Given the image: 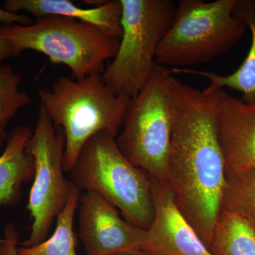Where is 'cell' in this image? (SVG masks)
Wrapping results in <instances>:
<instances>
[{
  "instance_id": "9",
  "label": "cell",
  "mask_w": 255,
  "mask_h": 255,
  "mask_svg": "<svg viewBox=\"0 0 255 255\" xmlns=\"http://www.w3.org/2000/svg\"><path fill=\"white\" fill-rule=\"evenodd\" d=\"M78 208L79 233L87 255L143 250L147 230L124 221L102 196L86 191L80 196Z\"/></svg>"
},
{
  "instance_id": "12",
  "label": "cell",
  "mask_w": 255,
  "mask_h": 255,
  "mask_svg": "<svg viewBox=\"0 0 255 255\" xmlns=\"http://www.w3.org/2000/svg\"><path fill=\"white\" fill-rule=\"evenodd\" d=\"M4 9L9 12L26 11L35 18L42 16H65L90 23L106 34L121 39L122 6L120 0L106 1L95 8L80 7L69 0H7Z\"/></svg>"
},
{
  "instance_id": "8",
  "label": "cell",
  "mask_w": 255,
  "mask_h": 255,
  "mask_svg": "<svg viewBox=\"0 0 255 255\" xmlns=\"http://www.w3.org/2000/svg\"><path fill=\"white\" fill-rule=\"evenodd\" d=\"M65 148L63 130L55 127L40 105L36 127L27 147L35 164L27 206L33 223L29 237L18 242V246L30 248L46 241L54 220L68 204L74 184L64 174Z\"/></svg>"
},
{
  "instance_id": "17",
  "label": "cell",
  "mask_w": 255,
  "mask_h": 255,
  "mask_svg": "<svg viewBox=\"0 0 255 255\" xmlns=\"http://www.w3.org/2000/svg\"><path fill=\"white\" fill-rule=\"evenodd\" d=\"M221 210L239 216L255 228V167L227 176Z\"/></svg>"
},
{
  "instance_id": "3",
  "label": "cell",
  "mask_w": 255,
  "mask_h": 255,
  "mask_svg": "<svg viewBox=\"0 0 255 255\" xmlns=\"http://www.w3.org/2000/svg\"><path fill=\"white\" fill-rule=\"evenodd\" d=\"M69 173L75 187L102 196L127 222L150 228L154 216L152 177L124 156L110 132L90 137Z\"/></svg>"
},
{
  "instance_id": "23",
  "label": "cell",
  "mask_w": 255,
  "mask_h": 255,
  "mask_svg": "<svg viewBox=\"0 0 255 255\" xmlns=\"http://www.w3.org/2000/svg\"><path fill=\"white\" fill-rule=\"evenodd\" d=\"M111 255H152L148 252L143 250H136V251L123 252V253H117Z\"/></svg>"
},
{
  "instance_id": "11",
  "label": "cell",
  "mask_w": 255,
  "mask_h": 255,
  "mask_svg": "<svg viewBox=\"0 0 255 255\" xmlns=\"http://www.w3.org/2000/svg\"><path fill=\"white\" fill-rule=\"evenodd\" d=\"M217 135L226 176L255 167V104L219 91Z\"/></svg>"
},
{
  "instance_id": "7",
  "label": "cell",
  "mask_w": 255,
  "mask_h": 255,
  "mask_svg": "<svg viewBox=\"0 0 255 255\" xmlns=\"http://www.w3.org/2000/svg\"><path fill=\"white\" fill-rule=\"evenodd\" d=\"M168 69L156 63L143 88L132 97L117 145L132 164L161 182L167 165L173 119L168 88Z\"/></svg>"
},
{
  "instance_id": "24",
  "label": "cell",
  "mask_w": 255,
  "mask_h": 255,
  "mask_svg": "<svg viewBox=\"0 0 255 255\" xmlns=\"http://www.w3.org/2000/svg\"><path fill=\"white\" fill-rule=\"evenodd\" d=\"M8 134L6 129L0 128V149L1 148L7 140Z\"/></svg>"
},
{
  "instance_id": "1",
  "label": "cell",
  "mask_w": 255,
  "mask_h": 255,
  "mask_svg": "<svg viewBox=\"0 0 255 255\" xmlns=\"http://www.w3.org/2000/svg\"><path fill=\"white\" fill-rule=\"evenodd\" d=\"M168 88L173 128L166 183L209 249L227 178L216 126L219 91H200L171 74Z\"/></svg>"
},
{
  "instance_id": "2",
  "label": "cell",
  "mask_w": 255,
  "mask_h": 255,
  "mask_svg": "<svg viewBox=\"0 0 255 255\" xmlns=\"http://www.w3.org/2000/svg\"><path fill=\"white\" fill-rule=\"evenodd\" d=\"M102 74L80 80L60 76L50 90L38 91L40 105L65 135V172H70L90 137L103 131L116 137L123 127L131 98L114 92L106 85Z\"/></svg>"
},
{
  "instance_id": "16",
  "label": "cell",
  "mask_w": 255,
  "mask_h": 255,
  "mask_svg": "<svg viewBox=\"0 0 255 255\" xmlns=\"http://www.w3.org/2000/svg\"><path fill=\"white\" fill-rule=\"evenodd\" d=\"M80 196V189L74 185L66 207L57 217L53 235L35 246H18V255H77L74 218Z\"/></svg>"
},
{
  "instance_id": "10",
  "label": "cell",
  "mask_w": 255,
  "mask_h": 255,
  "mask_svg": "<svg viewBox=\"0 0 255 255\" xmlns=\"http://www.w3.org/2000/svg\"><path fill=\"white\" fill-rule=\"evenodd\" d=\"M152 185L154 216L143 251L152 255H215L178 209L167 183L152 177Z\"/></svg>"
},
{
  "instance_id": "4",
  "label": "cell",
  "mask_w": 255,
  "mask_h": 255,
  "mask_svg": "<svg viewBox=\"0 0 255 255\" xmlns=\"http://www.w3.org/2000/svg\"><path fill=\"white\" fill-rule=\"evenodd\" d=\"M0 34L11 43L16 56L26 50L39 52L52 63L68 67L75 80L103 73L120 44V39L94 25L55 15L36 18L29 26L3 24Z\"/></svg>"
},
{
  "instance_id": "18",
  "label": "cell",
  "mask_w": 255,
  "mask_h": 255,
  "mask_svg": "<svg viewBox=\"0 0 255 255\" xmlns=\"http://www.w3.org/2000/svg\"><path fill=\"white\" fill-rule=\"evenodd\" d=\"M21 80L9 65H0V128L6 129L10 119L18 110L31 105L32 99L26 92L20 91Z\"/></svg>"
},
{
  "instance_id": "14",
  "label": "cell",
  "mask_w": 255,
  "mask_h": 255,
  "mask_svg": "<svg viewBox=\"0 0 255 255\" xmlns=\"http://www.w3.org/2000/svg\"><path fill=\"white\" fill-rule=\"evenodd\" d=\"M209 250L215 255H255V228L239 216L221 210Z\"/></svg>"
},
{
  "instance_id": "22",
  "label": "cell",
  "mask_w": 255,
  "mask_h": 255,
  "mask_svg": "<svg viewBox=\"0 0 255 255\" xmlns=\"http://www.w3.org/2000/svg\"><path fill=\"white\" fill-rule=\"evenodd\" d=\"M16 56L14 48L6 38L0 34V61Z\"/></svg>"
},
{
  "instance_id": "6",
  "label": "cell",
  "mask_w": 255,
  "mask_h": 255,
  "mask_svg": "<svg viewBox=\"0 0 255 255\" xmlns=\"http://www.w3.org/2000/svg\"><path fill=\"white\" fill-rule=\"evenodd\" d=\"M123 33L102 79L119 95L135 97L154 71L159 43L173 23L172 0H120Z\"/></svg>"
},
{
  "instance_id": "15",
  "label": "cell",
  "mask_w": 255,
  "mask_h": 255,
  "mask_svg": "<svg viewBox=\"0 0 255 255\" xmlns=\"http://www.w3.org/2000/svg\"><path fill=\"white\" fill-rule=\"evenodd\" d=\"M251 31V46L246 59L236 72L229 75H221L211 72L187 68H174L170 74L199 75L209 80V86L204 91L214 93L224 87L238 90L243 93L241 101L246 104H255V31Z\"/></svg>"
},
{
  "instance_id": "20",
  "label": "cell",
  "mask_w": 255,
  "mask_h": 255,
  "mask_svg": "<svg viewBox=\"0 0 255 255\" xmlns=\"http://www.w3.org/2000/svg\"><path fill=\"white\" fill-rule=\"evenodd\" d=\"M233 15L255 31V0H236Z\"/></svg>"
},
{
  "instance_id": "5",
  "label": "cell",
  "mask_w": 255,
  "mask_h": 255,
  "mask_svg": "<svg viewBox=\"0 0 255 255\" xmlns=\"http://www.w3.org/2000/svg\"><path fill=\"white\" fill-rule=\"evenodd\" d=\"M235 1L180 0L173 23L157 48L156 63L182 68L229 52L248 28L233 16Z\"/></svg>"
},
{
  "instance_id": "13",
  "label": "cell",
  "mask_w": 255,
  "mask_h": 255,
  "mask_svg": "<svg viewBox=\"0 0 255 255\" xmlns=\"http://www.w3.org/2000/svg\"><path fill=\"white\" fill-rule=\"evenodd\" d=\"M33 130L26 126L14 128L8 135L0 155V207L16 204L22 184L34 177L35 164L27 147Z\"/></svg>"
},
{
  "instance_id": "21",
  "label": "cell",
  "mask_w": 255,
  "mask_h": 255,
  "mask_svg": "<svg viewBox=\"0 0 255 255\" xmlns=\"http://www.w3.org/2000/svg\"><path fill=\"white\" fill-rule=\"evenodd\" d=\"M31 16L9 12L0 6V22L6 25L18 24L29 26L33 23Z\"/></svg>"
},
{
  "instance_id": "19",
  "label": "cell",
  "mask_w": 255,
  "mask_h": 255,
  "mask_svg": "<svg viewBox=\"0 0 255 255\" xmlns=\"http://www.w3.org/2000/svg\"><path fill=\"white\" fill-rule=\"evenodd\" d=\"M19 233L12 223L5 226L3 238L0 240V255H18Z\"/></svg>"
}]
</instances>
